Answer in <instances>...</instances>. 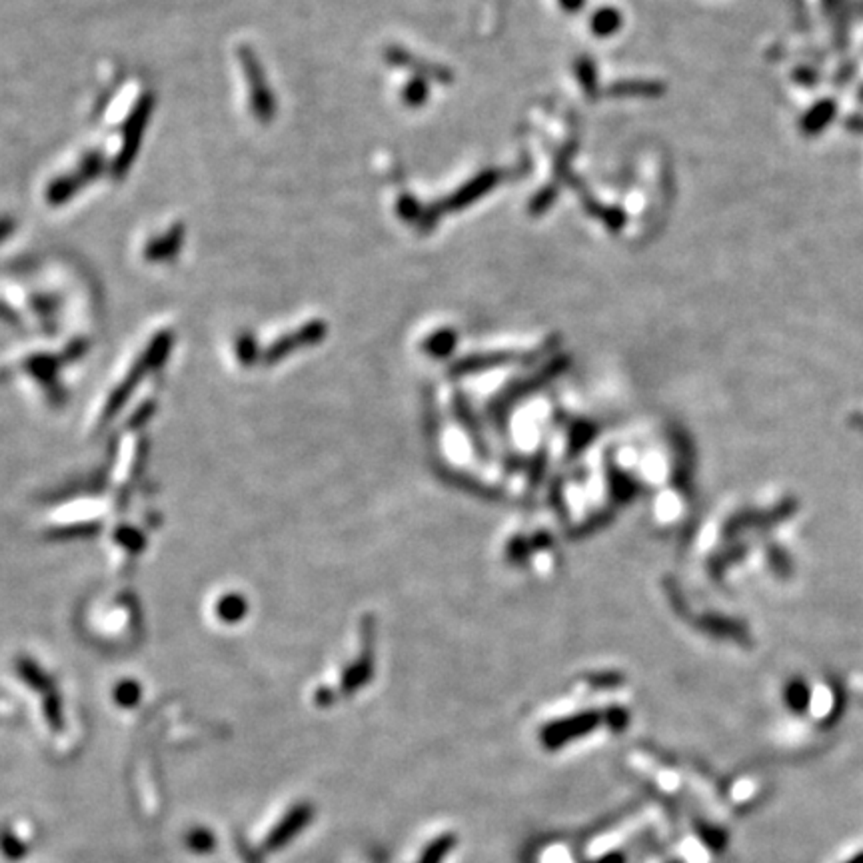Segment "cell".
<instances>
[{"mask_svg": "<svg viewBox=\"0 0 863 863\" xmlns=\"http://www.w3.org/2000/svg\"><path fill=\"white\" fill-rule=\"evenodd\" d=\"M452 850V837H444V840L436 842L430 845V850L424 853V858L420 863H440L442 858Z\"/></svg>", "mask_w": 863, "mask_h": 863, "instance_id": "277c9868", "label": "cell"}, {"mask_svg": "<svg viewBox=\"0 0 863 863\" xmlns=\"http://www.w3.org/2000/svg\"><path fill=\"white\" fill-rule=\"evenodd\" d=\"M0 851L11 861H19L28 853V848L24 845L19 835L12 834L11 829H0Z\"/></svg>", "mask_w": 863, "mask_h": 863, "instance_id": "3957f363", "label": "cell"}, {"mask_svg": "<svg viewBox=\"0 0 863 863\" xmlns=\"http://www.w3.org/2000/svg\"><path fill=\"white\" fill-rule=\"evenodd\" d=\"M850 863H863V853H859V856L853 858Z\"/></svg>", "mask_w": 863, "mask_h": 863, "instance_id": "5b68a950", "label": "cell"}, {"mask_svg": "<svg viewBox=\"0 0 863 863\" xmlns=\"http://www.w3.org/2000/svg\"><path fill=\"white\" fill-rule=\"evenodd\" d=\"M312 818H314V808H312V803L308 802L296 803L294 808L288 811L281 821H278L273 832L268 834V837L265 840V850L281 851L282 848H286L288 843L294 842L296 837L310 826Z\"/></svg>", "mask_w": 863, "mask_h": 863, "instance_id": "6da1fadb", "label": "cell"}, {"mask_svg": "<svg viewBox=\"0 0 863 863\" xmlns=\"http://www.w3.org/2000/svg\"><path fill=\"white\" fill-rule=\"evenodd\" d=\"M184 845L194 853H212L216 850V835L208 827H194L184 837Z\"/></svg>", "mask_w": 863, "mask_h": 863, "instance_id": "7a4b0ae2", "label": "cell"}]
</instances>
